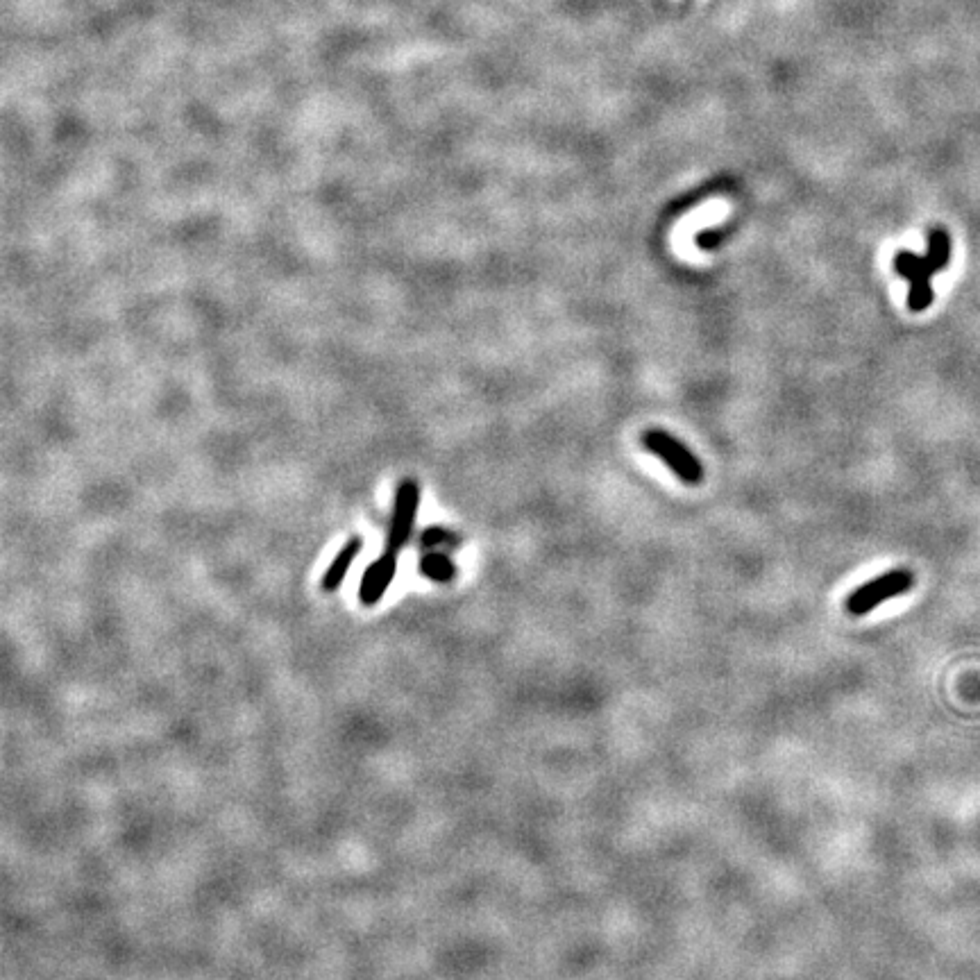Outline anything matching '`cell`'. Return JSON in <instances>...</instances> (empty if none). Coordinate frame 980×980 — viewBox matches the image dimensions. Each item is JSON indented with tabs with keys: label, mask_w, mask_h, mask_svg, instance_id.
Segmentation results:
<instances>
[{
	"label": "cell",
	"mask_w": 980,
	"mask_h": 980,
	"mask_svg": "<svg viewBox=\"0 0 980 980\" xmlns=\"http://www.w3.org/2000/svg\"><path fill=\"white\" fill-rule=\"evenodd\" d=\"M642 445H645L654 456H658V459H661L665 466L683 481V484H690V486L701 484V479H704V468H701L699 459L674 436L663 432V429H649V432L642 434Z\"/></svg>",
	"instance_id": "7a4b0ae2"
},
{
	"label": "cell",
	"mask_w": 980,
	"mask_h": 980,
	"mask_svg": "<svg viewBox=\"0 0 980 980\" xmlns=\"http://www.w3.org/2000/svg\"><path fill=\"white\" fill-rule=\"evenodd\" d=\"M912 586H915V574L910 570H890L878 574L876 579L867 581L847 597V613L853 618H863L881 604L908 593Z\"/></svg>",
	"instance_id": "6da1fadb"
},
{
	"label": "cell",
	"mask_w": 980,
	"mask_h": 980,
	"mask_svg": "<svg viewBox=\"0 0 980 980\" xmlns=\"http://www.w3.org/2000/svg\"><path fill=\"white\" fill-rule=\"evenodd\" d=\"M926 259H928V264H931V268L935 270H942L949 266V261H951V239H949V234H946V230H933L931 234H928V250H926Z\"/></svg>",
	"instance_id": "52a82bcc"
},
{
	"label": "cell",
	"mask_w": 980,
	"mask_h": 980,
	"mask_svg": "<svg viewBox=\"0 0 980 980\" xmlns=\"http://www.w3.org/2000/svg\"><path fill=\"white\" fill-rule=\"evenodd\" d=\"M720 241H722L720 232H699V236H697V245H699V248H704V250L715 248V245L720 243Z\"/></svg>",
	"instance_id": "8fae6325"
},
{
	"label": "cell",
	"mask_w": 980,
	"mask_h": 980,
	"mask_svg": "<svg viewBox=\"0 0 980 980\" xmlns=\"http://www.w3.org/2000/svg\"><path fill=\"white\" fill-rule=\"evenodd\" d=\"M422 572H425L429 579L443 581V584H447V581H452L456 577L454 563H450L447 554H443V552L427 554L425 559H422Z\"/></svg>",
	"instance_id": "ba28073f"
},
{
	"label": "cell",
	"mask_w": 980,
	"mask_h": 980,
	"mask_svg": "<svg viewBox=\"0 0 980 980\" xmlns=\"http://www.w3.org/2000/svg\"><path fill=\"white\" fill-rule=\"evenodd\" d=\"M397 574V554L386 549L382 556L368 565V570L363 572L361 584H359V602L361 606H377L382 602V597L388 593L393 579Z\"/></svg>",
	"instance_id": "277c9868"
},
{
	"label": "cell",
	"mask_w": 980,
	"mask_h": 980,
	"mask_svg": "<svg viewBox=\"0 0 980 980\" xmlns=\"http://www.w3.org/2000/svg\"><path fill=\"white\" fill-rule=\"evenodd\" d=\"M361 549H363V538L359 536H352L348 543L341 547V552L334 556V561L329 563V568L323 574V581H320V588H323L325 593H336V590L341 588V584L352 568V563L357 561V556L361 554Z\"/></svg>",
	"instance_id": "5b68a950"
},
{
	"label": "cell",
	"mask_w": 980,
	"mask_h": 980,
	"mask_svg": "<svg viewBox=\"0 0 980 980\" xmlns=\"http://www.w3.org/2000/svg\"><path fill=\"white\" fill-rule=\"evenodd\" d=\"M418 506H420V484L416 479H402L395 490L391 529H388L386 549L400 554L402 549L407 547L409 538L413 534V527H416Z\"/></svg>",
	"instance_id": "3957f363"
},
{
	"label": "cell",
	"mask_w": 980,
	"mask_h": 980,
	"mask_svg": "<svg viewBox=\"0 0 980 980\" xmlns=\"http://www.w3.org/2000/svg\"><path fill=\"white\" fill-rule=\"evenodd\" d=\"M894 268H897V273L903 277V280H908L910 284L926 282L935 275V270L931 268V264H928L926 257H919V255H915V252H908V250L897 252Z\"/></svg>",
	"instance_id": "8992f818"
},
{
	"label": "cell",
	"mask_w": 980,
	"mask_h": 980,
	"mask_svg": "<svg viewBox=\"0 0 980 980\" xmlns=\"http://www.w3.org/2000/svg\"><path fill=\"white\" fill-rule=\"evenodd\" d=\"M422 545L427 549H459L461 547V536L454 534V531H447L443 527H432L422 534Z\"/></svg>",
	"instance_id": "9c48e42d"
},
{
	"label": "cell",
	"mask_w": 980,
	"mask_h": 980,
	"mask_svg": "<svg viewBox=\"0 0 980 980\" xmlns=\"http://www.w3.org/2000/svg\"><path fill=\"white\" fill-rule=\"evenodd\" d=\"M933 298H935V293H933L931 280L910 284V291H908V309H910V311H915V314H919V311H924V309L931 307V304H933Z\"/></svg>",
	"instance_id": "30bf717a"
}]
</instances>
